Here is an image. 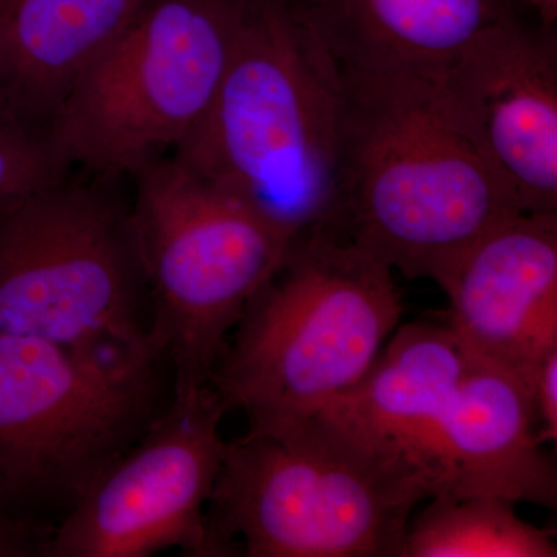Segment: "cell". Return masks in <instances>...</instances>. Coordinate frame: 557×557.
<instances>
[{
  "label": "cell",
  "mask_w": 557,
  "mask_h": 557,
  "mask_svg": "<svg viewBox=\"0 0 557 557\" xmlns=\"http://www.w3.org/2000/svg\"><path fill=\"white\" fill-rule=\"evenodd\" d=\"M401 557H556L555 531L520 519L515 502L486 494L428 498Z\"/></svg>",
  "instance_id": "obj_16"
},
{
  "label": "cell",
  "mask_w": 557,
  "mask_h": 557,
  "mask_svg": "<svg viewBox=\"0 0 557 557\" xmlns=\"http://www.w3.org/2000/svg\"><path fill=\"white\" fill-rule=\"evenodd\" d=\"M53 531L0 515V557H44Z\"/></svg>",
  "instance_id": "obj_19"
},
{
  "label": "cell",
  "mask_w": 557,
  "mask_h": 557,
  "mask_svg": "<svg viewBox=\"0 0 557 557\" xmlns=\"http://www.w3.org/2000/svg\"><path fill=\"white\" fill-rule=\"evenodd\" d=\"M134 178L150 346L170 364L172 397L188 398L209 386L228 333L293 247L244 201L172 156Z\"/></svg>",
  "instance_id": "obj_6"
},
{
  "label": "cell",
  "mask_w": 557,
  "mask_h": 557,
  "mask_svg": "<svg viewBox=\"0 0 557 557\" xmlns=\"http://www.w3.org/2000/svg\"><path fill=\"white\" fill-rule=\"evenodd\" d=\"M171 398L156 351L0 333V515L53 531Z\"/></svg>",
  "instance_id": "obj_5"
},
{
  "label": "cell",
  "mask_w": 557,
  "mask_h": 557,
  "mask_svg": "<svg viewBox=\"0 0 557 557\" xmlns=\"http://www.w3.org/2000/svg\"><path fill=\"white\" fill-rule=\"evenodd\" d=\"M523 3L545 24H557V0H523Z\"/></svg>",
  "instance_id": "obj_20"
},
{
  "label": "cell",
  "mask_w": 557,
  "mask_h": 557,
  "mask_svg": "<svg viewBox=\"0 0 557 557\" xmlns=\"http://www.w3.org/2000/svg\"><path fill=\"white\" fill-rule=\"evenodd\" d=\"M341 70L344 233L410 281L437 282L522 209L458 116L445 67Z\"/></svg>",
  "instance_id": "obj_1"
},
{
  "label": "cell",
  "mask_w": 557,
  "mask_h": 557,
  "mask_svg": "<svg viewBox=\"0 0 557 557\" xmlns=\"http://www.w3.org/2000/svg\"><path fill=\"white\" fill-rule=\"evenodd\" d=\"M148 0H0V115L47 134L81 76Z\"/></svg>",
  "instance_id": "obj_13"
},
{
  "label": "cell",
  "mask_w": 557,
  "mask_h": 557,
  "mask_svg": "<svg viewBox=\"0 0 557 557\" xmlns=\"http://www.w3.org/2000/svg\"><path fill=\"white\" fill-rule=\"evenodd\" d=\"M469 359L449 325H403L362 383L322 416L417 472L429 421Z\"/></svg>",
  "instance_id": "obj_15"
},
{
  "label": "cell",
  "mask_w": 557,
  "mask_h": 557,
  "mask_svg": "<svg viewBox=\"0 0 557 557\" xmlns=\"http://www.w3.org/2000/svg\"><path fill=\"white\" fill-rule=\"evenodd\" d=\"M65 168L46 132L0 115V203L64 177Z\"/></svg>",
  "instance_id": "obj_17"
},
{
  "label": "cell",
  "mask_w": 557,
  "mask_h": 557,
  "mask_svg": "<svg viewBox=\"0 0 557 557\" xmlns=\"http://www.w3.org/2000/svg\"><path fill=\"white\" fill-rule=\"evenodd\" d=\"M287 3L336 61L347 67H448L461 51L498 22L531 11L523 0H287Z\"/></svg>",
  "instance_id": "obj_14"
},
{
  "label": "cell",
  "mask_w": 557,
  "mask_h": 557,
  "mask_svg": "<svg viewBox=\"0 0 557 557\" xmlns=\"http://www.w3.org/2000/svg\"><path fill=\"white\" fill-rule=\"evenodd\" d=\"M242 13L244 0H148L51 120L58 156L101 177L172 156L218 94Z\"/></svg>",
  "instance_id": "obj_7"
},
{
  "label": "cell",
  "mask_w": 557,
  "mask_h": 557,
  "mask_svg": "<svg viewBox=\"0 0 557 557\" xmlns=\"http://www.w3.org/2000/svg\"><path fill=\"white\" fill-rule=\"evenodd\" d=\"M435 284L449 299V329L531 394L541 359L557 346V214L519 212L487 231Z\"/></svg>",
  "instance_id": "obj_11"
},
{
  "label": "cell",
  "mask_w": 557,
  "mask_h": 557,
  "mask_svg": "<svg viewBox=\"0 0 557 557\" xmlns=\"http://www.w3.org/2000/svg\"><path fill=\"white\" fill-rule=\"evenodd\" d=\"M64 177L0 203V333L153 351L131 207Z\"/></svg>",
  "instance_id": "obj_8"
},
{
  "label": "cell",
  "mask_w": 557,
  "mask_h": 557,
  "mask_svg": "<svg viewBox=\"0 0 557 557\" xmlns=\"http://www.w3.org/2000/svg\"><path fill=\"white\" fill-rule=\"evenodd\" d=\"M343 70L287 0H244L228 67L172 157L292 247L344 233Z\"/></svg>",
  "instance_id": "obj_2"
},
{
  "label": "cell",
  "mask_w": 557,
  "mask_h": 557,
  "mask_svg": "<svg viewBox=\"0 0 557 557\" xmlns=\"http://www.w3.org/2000/svg\"><path fill=\"white\" fill-rule=\"evenodd\" d=\"M443 73L458 116L522 212L557 214L556 25L515 14Z\"/></svg>",
  "instance_id": "obj_10"
},
{
  "label": "cell",
  "mask_w": 557,
  "mask_h": 557,
  "mask_svg": "<svg viewBox=\"0 0 557 557\" xmlns=\"http://www.w3.org/2000/svg\"><path fill=\"white\" fill-rule=\"evenodd\" d=\"M537 440L525 384L471 354L429 421L417 471L432 496L486 494L555 508V465Z\"/></svg>",
  "instance_id": "obj_12"
},
{
  "label": "cell",
  "mask_w": 557,
  "mask_h": 557,
  "mask_svg": "<svg viewBox=\"0 0 557 557\" xmlns=\"http://www.w3.org/2000/svg\"><path fill=\"white\" fill-rule=\"evenodd\" d=\"M401 314L379 259L336 234L300 242L245 311L209 384L247 416L248 432L295 426L362 383Z\"/></svg>",
  "instance_id": "obj_3"
},
{
  "label": "cell",
  "mask_w": 557,
  "mask_h": 557,
  "mask_svg": "<svg viewBox=\"0 0 557 557\" xmlns=\"http://www.w3.org/2000/svg\"><path fill=\"white\" fill-rule=\"evenodd\" d=\"M228 409L214 387L171 398L54 527L44 557L214 556L207 509L225 457Z\"/></svg>",
  "instance_id": "obj_9"
},
{
  "label": "cell",
  "mask_w": 557,
  "mask_h": 557,
  "mask_svg": "<svg viewBox=\"0 0 557 557\" xmlns=\"http://www.w3.org/2000/svg\"><path fill=\"white\" fill-rule=\"evenodd\" d=\"M420 475L327 416L226 442L207 519L214 556L401 557Z\"/></svg>",
  "instance_id": "obj_4"
},
{
  "label": "cell",
  "mask_w": 557,
  "mask_h": 557,
  "mask_svg": "<svg viewBox=\"0 0 557 557\" xmlns=\"http://www.w3.org/2000/svg\"><path fill=\"white\" fill-rule=\"evenodd\" d=\"M531 401L536 418L537 440L556 443L557 440V346L549 348L539 362L531 380Z\"/></svg>",
  "instance_id": "obj_18"
}]
</instances>
